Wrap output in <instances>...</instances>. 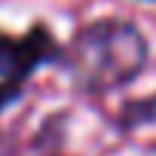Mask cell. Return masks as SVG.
Segmentation results:
<instances>
[{"label":"cell","mask_w":156,"mask_h":156,"mask_svg":"<svg viewBox=\"0 0 156 156\" xmlns=\"http://www.w3.org/2000/svg\"><path fill=\"white\" fill-rule=\"evenodd\" d=\"M147 58L150 46L138 25L122 19H98L73 34L58 61H64L80 92L107 95L135 83L147 67Z\"/></svg>","instance_id":"1"},{"label":"cell","mask_w":156,"mask_h":156,"mask_svg":"<svg viewBox=\"0 0 156 156\" xmlns=\"http://www.w3.org/2000/svg\"><path fill=\"white\" fill-rule=\"evenodd\" d=\"M58 58H61V46L46 25H34L22 37L0 31V76L3 80L22 83L40 64H49Z\"/></svg>","instance_id":"2"},{"label":"cell","mask_w":156,"mask_h":156,"mask_svg":"<svg viewBox=\"0 0 156 156\" xmlns=\"http://www.w3.org/2000/svg\"><path fill=\"white\" fill-rule=\"evenodd\" d=\"M19 98H22V86H19L16 80L0 83V110L9 107V104H12V101H19Z\"/></svg>","instance_id":"3"},{"label":"cell","mask_w":156,"mask_h":156,"mask_svg":"<svg viewBox=\"0 0 156 156\" xmlns=\"http://www.w3.org/2000/svg\"><path fill=\"white\" fill-rule=\"evenodd\" d=\"M0 156H16V147H12V141L0 132Z\"/></svg>","instance_id":"4"}]
</instances>
